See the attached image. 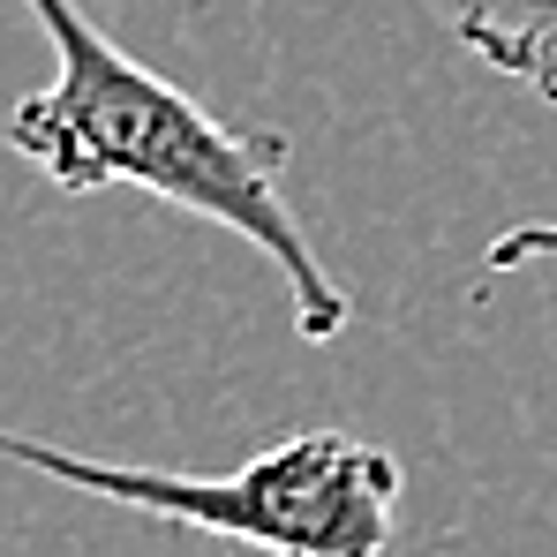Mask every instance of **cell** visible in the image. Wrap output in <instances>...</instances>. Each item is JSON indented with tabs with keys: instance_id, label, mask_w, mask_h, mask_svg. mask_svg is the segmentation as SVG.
<instances>
[{
	"instance_id": "3957f363",
	"label": "cell",
	"mask_w": 557,
	"mask_h": 557,
	"mask_svg": "<svg viewBox=\"0 0 557 557\" xmlns=\"http://www.w3.org/2000/svg\"><path fill=\"white\" fill-rule=\"evenodd\" d=\"M453 38L497 76H512L557 106V0H460Z\"/></svg>"
},
{
	"instance_id": "7a4b0ae2",
	"label": "cell",
	"mask_w": 557,
	"mask_h": 557,
	"mask_svg": "<svg viewBox=\"0 0 557 557\" xmlns=\"http://www.w3.org/2000/svg\"><path fill=\"white\" fill-rule=\"evenodd\" d=\"M0 460L30 467L61 490L128 505L144 520H174L196 535L242 543L264 557H384L399 528V460L355 430H301L272 453L242 460L234 474H174V467H113L91 453L38 445L0 430Z\"/></svg>"
},
{
	"instance_id": "6da1fadb",
	"label": "cell",
	"mask_w": 557,
	"mask_h": 557,
	"mask_svg": "<svg viewBox=\"0 0 557 557\" xmlns=\"http://www.w3.org/2000/svg\"><path fill=\"white\" fill-rule=\"evenodd\" d=\"M23 8L53 46V84L8 106L0 144L30 159L61 196L144 188L188 219L249 242L286 278L294 332L309 347H332L355 324V294L324 272L301 211L286 203L294 144L278 128H242L211 113L203 98H188L136 53H121L84 15V0H23Z\"/></svg>"
},
{
	"instance_id": "277c9868",
	"label": "cell",
	"mask_w": 557,
	"mask_h": 557,
	"mask_svg": "<svg viewBox=\"0 0 557 557\" xmlns=\"http://www.w3.org/2000/svg\"><path fill=\"white\" fill-rule=\"evenodd\" d=\"M528 264H557V219H520V226H505L490 249H482V286L505 272H528Z\"/></svg>"
}]
</instances>
